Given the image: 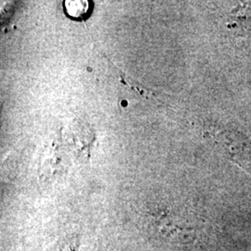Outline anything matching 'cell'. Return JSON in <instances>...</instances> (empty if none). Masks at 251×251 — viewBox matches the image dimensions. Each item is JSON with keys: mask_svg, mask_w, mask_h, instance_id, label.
Here are the masks:
<instances>
[{"mask_svg": "<svg viewBox=\"0 0 251 251\" xmlns=\"http://www.w3.org/2000/svg\"><path fill=\"white\" fill-rule=\"evenodd\" d=\"M64 4L66 12L73 18H84L90 9L89 1L85 0H67Z\"/></svg>", "mask_w": 251, "mask_h": 251, "instance_id": "cell-1", "label": "cell"}]
</instances>
